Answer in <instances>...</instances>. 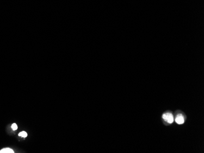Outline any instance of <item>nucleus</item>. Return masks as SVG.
<instances>
[{"label": "nucleus", "instance_id": "3", "mask_svg": "<svg viewBox=\"0 0 204 153\" xmlns=\"http://www.w3.org/2000/svg\"><path fill=\"white\" fill-rule=\"evenodd\" d=\"M0 153H14V151L11 148H3L1 150H0Z\"/></svg>", "mask_w": 204, "mask_h": 153}, {"label": "nucleus", "instance_id": "4", "mask_svg": "<svg viewBox=\"0 0 204 153\" xmlns=\"http://www.w3.org/2000/svg\"><path fill=\"white\" fill-rule=\"evenodd\" d=\"M18 135L20 136V137H23V138H25V137H27L28 134H27V132H26L25 131H22V132L19 133Z\"/></svg>", "mask_w": 204, "mask_h": 153}, {"label": "nucleus", "instance_id": "2", "mask_svg": "<svg viewBox=\"0 0 204 153\" xmlns=\"http://www.w3.org/2000/svg\"><path fill=\"white\" fill-rule=\"evenodd\" d=\"M176 121L178 125H182L185 121L184 117L182 115H178L176 118Z\"/></svg>", "mask_w": 204, "mask_h": 153}, {"label": "nucleus", "instance_id": "5", "mask_svg": "<svg viewBox=\"0 0 204 153\" xmlns=\"http://www.w3.org/2000/svg\"><path fill=\"white\" fill-rule=\"evenodd\" d=\"M11 127H12V130H14V131H16L18 129V126H17L16 123H13L11 126Z\"/></svg>", "mask_w": 204, "mask_h": 153}, {"label": "nucleus", "instance_id": "1", "mask_svg": "<svg viewBox=\"0 0 204 153\" xmlns=\"http://www.w3.org/2000/svg\"><path fill=\"white\" fill-rule=\"evenodd\" d=\"M163 119L169 123H172L174 121V117L171 113H165L163 115Z\"/></svg>", "mask_w": 204, "mask_h": 153}]
</instances>
